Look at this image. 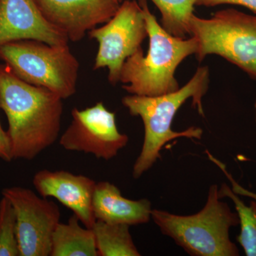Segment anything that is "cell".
Listing matches in <instances>:
<instances>
[{"instance_id":"cell-6","label":"cell","mask_w":256,"mask_h":256,"mask_svg":"<svg viewBox=\"0 0 256 256\" xmlns=\"http://www.w3.org/2000/svg\"><path fill=\"white\" fill-rule=\"evenodd\" d=\"M191 36L198 42L196 57L201 62L208 55H218L256 80V15L229 8L210 18L194 14Z\"/></svg>"},{"instance_id":"cell-7","label":"cell","mask_w":256,"mask_h":256,"mask_svg":"<svg viewBox=\"0 0 256 256\" xmlns=\"http://www.w3.org/2000/svg\"><path fill=\"white\" fill-rule=\"evenodd\" d=\"M88 35L99 44L94 70L108 68V82L116 85L124 62L142 48L148 36L142 8L136 0H124L108 22Z\"/></svg>"},{"instance_id":"cell-5","label":"cell","mask_w":256,"mask_h":256,"mask_svg":"<svg viewBox=\"0 0 256 256\" xmlns=\"http://www.w3.org/2000/svg\"><path fill=\"white\" fill-rule=\"evenodd\" d=\"M0 60L23 82L46 88L63 100L76 92L80 64L68 44L54 46L36 40L10 42L0 46Z\"/></svg>"},{"instance_id":"cell-21","label":"cell","mask_w":256,"mask_h":256,"mask_svg":"<svg viewBox=\"0 0 256 256\" xmlns=\"http://www.w3.org/2000/svg\"><path fill=\"white\" fill-rule=\"evenodd\" d=\"M0 158L6 162H10L13 160L10 138L8 132L2 127L1 122H0Z\"/></svg>"},{"instance_id":"cell-2","label":"cell","mask_w":256,"mask_h":256,"mask_svg":"<svg viewBox=\"0 0 256 256\" xmlns=\"http://www.w3.org/2000/svg\"><path fill=\"white\" fill-rule=\"evenodd\" d=\"M208 66L197 68L192 78L176 92L158 96L129 95L122 98V105L130 114L142 119L144 128V138L142 150L133 165L132 176L138 180L150 170L161 158V152L166 143L178 138L201 140L203 130L192 127L176 132L172 129L178 109L188 99L198 114L204 116L202 98L206 95L210 86Z\"/></svg>"},{"instance_id":"cell-9","label":"cell","mask_w":256,"mask_h":256,"mask_svg":"<svg viewBox=\"0 0 256 256\" xmlns=\"http://www.w3.org/2000/svg\"><path fill=\"white\" fill-rule=\"evenodd\" d=\"M72 122L60 140L68 151L92 154L98 159L109 160L127 146L129 138L120 132L116 114L99 102L84 110L74 108Z\"/></svg>"},{"instance_id":"cell-23","label":"cell","mask_w":256,"mask_h":256,"mask_svg":"<svg viewBox=\"0 0 256 256\" xmlns=\"http://www.w3.org/2000/svg\"><path fill=\"white\" fill-rule=\"evenodd\" d=\"M256 122V99L255 102Z\"/></svg>"},{"instance_id":"cell-10","label":"cell","mask_w":256,"mask_h":256,"mask_svg":"<svg viewBox=\"0 0 256 256\" xmlns=\"http://www.w3.org/2000/svg\"><path fill=\"white\" fill-rule=\"evenodd\" d=\"M45 18L69 41L80 42L98 25L108 22L120 3L114 0H36Z\"/></svg>"},{"instance_id":"cell-18","label":"cell","mask_w":256,"mask_h":256,"mask_svg":"<svg viewBox=\"0 0 256 256\" xmlns=\"http://www.w3.org/2000/svg\"><path fill=\"white\" fill-rule=\"evenodd\" d=\"M0 256H20L16 216L4 196L0 200Z\"/></svg>"},{"instance_id":"cell-17","label":"cell","mask_w":256,"mask_h":256,"mask_svg":"<svg viewBox=\"0 0 256 256\" xmlns=\"http://www.w3.org/2000/svg\"><path fill=\"white\" fill-rule=\"evenodd\" d=\"M218 196L220 200L227 197L234 202L240 226L237 240L246 256H256V200H252L250 205L246 206L225 183L218 190Z\"/></svg>"},{"instance_id":"cell-4","label":"cell","mask_w":256,"mask_h":256,"mask_svg":"<svg viewBox=\"0 0 256 256\" xmlns=\"http://www.w3.org/2000/svg\"><path fill=\"white\" fill-rule=\"evenodd\" d=\"M152 220L162 233L192 256H238L230 239V228L239 220L225 202L220 201L216 184L210 186L204 207L193 215L181 216L152 210Z\"/></svg>"},{"instance_id":"cell-22","label":"cell","mask_w":256,"mask_h":256,"mask_svg":"<svg viewBox=\"0 0 256 256\" xmlns=\"http://www.w3.org/2000/svg\"><path fill=\"white\" fill-rule=\"evenodd\" d=\"M114 1L120 3V4H121V3L124 2V0H114Z\"/></svg>"},{"instance_id":"cell-15","label":"cell","mask_w":256,"mask_h":256,"mask_svg":"<svg viewBox=\"0 0 256 256\" xmlns=\"http://www.w3.org/2000/svg\"><path fill=\"white\" fill-rule=\"evenodd\" d=\"M98 256H140L130 226L96 220L92 227Z\"/></svg>"},{"instance_id":"cell-11","label":"cell","mask_w":256,"mask_h":256,"mask_svg":"<svg viewBox=\"0 0 256 256\" xmlns=\"http://www.w3.org/2000/svg\"><path fill=\"white\" fill-rule=\"evenodd\" d=\"M20 40L68 44L66 35L48 22L36 0H0V46Z\"/></svg>"},{"instance_id":"cell-3","label":"cell","mask_w":256,"mask_h":256,"mask_svg":"<svg viewBox=\"0 0 256 256\" xmlns=\"http://www.w3.org/2000/svg\"><path fill=\"white\" fill-rule=\"evenodd\" d=\"M146 18L149 37L146 56L142 48L124 62L120 74L122 88L131 95L158 96L176 92L180 85L175 72L185 58L196 54L194 36L182 38L170 34L158 23L146 0L138 1Z\"/></svg>"},{"instance_id":"cell-12","label":"cell","mask_w":256,"mask_h":256,"mask_svg":"<svg viewBox=\"0 0 256 256\" xmlns=\"http://www.w3.org/2000/svg\"><path fill=\"white\" fill-rule=\"evenodd\" d=\"M32 182L40 196L55 198L72 210L84 226L92 228L96 222L92 210L94 180L64 170H43L35 174Z\"/></svg>"},{"instance_id":"cell-13","label":"cell","mask_w":256,"mask_h":256,"mask_svg":"<svg viewBox=\"0 0 256 256\" xmlns=\"http://www.w3.org/2000/svg\"><path fill=\"white\" fill-rule=\"evenodd\" d=\"M92 210L96 220L110 224L137 226L152 218V204L142 198L131 200L121 194L120 190L109 182L96 183Z\"/></svg>"},{"instance_id":"cell-16","label":"cell","mask_w":256,"mask_h":256,"mask_svg":"<svg viewBox=\"0 0 256 256\" xmlns=\"http://www.w3.org/2000/svg\"><path fill=\"white\" fill-rule=\"evenodd\" d=\"M162 14L161 26L170 34L180 38L191 36L190 20L196 0H151Z\"/></svg>"},{"instance_id":"cell-8","label":"cell","mask_w":256,"mask_h":256,"mask_svg":"<svg viewBox=\"0 0 256 256\" xmlns=\"http://www.w3.org/2000/svg\"><path fill=\"white\" fill-rule=\"evenodd\" d=\"M2 195L14 208L20 256H50L54 232L60 223L58 205L20 186L4 188Z\"/></svg>"},{"instance_id":"cell-20","label":"cell","mask_w":256,"mask_h":256,"mask_svg":"<svg viewBox=\"0 0 256 256\" xmlns=\"http://www.w3.org/2000/svg\"><path fill=\"white\" fill-rule=\"evenodd\" d=\"M206 154L208 156L210 160H212L215 164H216L217 166H218V168L223 171L224 174H225L226 178L229 180V181L232 183V190H233L234 193L238 195H240V196L249 197V198H252V200H256V193H254V192H250L249 190H246L245 188H242V186L238 184L235 181V180L232 178V175L229 174L228 171H227L226 168L225 164H224L223 162H222L220 160L215 158L214 156H212V154H210V152H208L206 153Z\"/></svg>"},{"instance_id":"cell-14","label":"cell","mask_w":256,"mask_h":256,"mask_svg":"<svg viewBox=\"0 0 256 256\" xmlns=\"http://www.w3.org/2000/svg\"><path fill=\"white\" fill-rule=\"evenodd\" d=\"M78 217L57 225L52 237L50 256H98L92 228H84Z\"/></svg>"},{"instance_id":"cell-19","label":"cell","mask_w":256,"mask_h":256,"mask_svg":"<svg viewBox=\"0 0 256 256\" xmlns=\"http://www.w3.org/2000/svg\"><path fill=\"white\" fill-rule=\"evenodd\" d=\"M222 4L239 5L252 10L256 14V0H196V6L213 8Z\"/></svg>"},{"instance_id":"cell-1","label":"cell","mask_w":256,"mask_h":256,"mask_svg":"<svg viewBox=\"0 0 256 256\" xmlns=\"http://www.w3.org/2000/svg\"><path fill=\"white\" fill-rule=\"evenodd\" d=\"M0 108L8 118L13 160L34 159L58 139L63 99L23 82L5 64H0Z\"/></svg>"}]
</instances>
